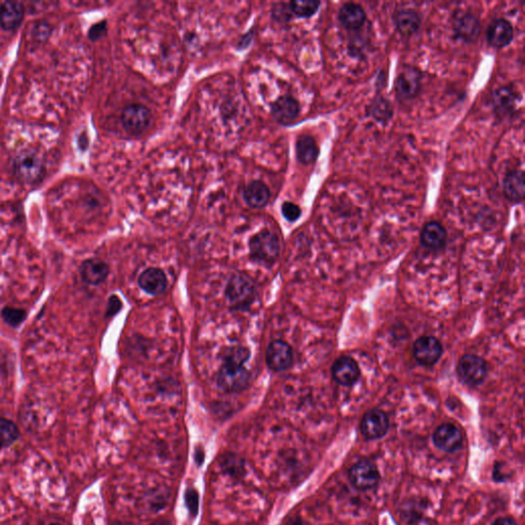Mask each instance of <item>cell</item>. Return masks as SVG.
I'll use <instances>...</instances> for the list:
<instances>
[{
    "label": "cell",
    "mask_w": 525,
    "mask_h": 525,
    "mask_svg": "<svg viewBox=\"0 0 525 525\" xmlns=\"http://www.w3.org/2000/svg\"><path fill=\"white\" fill-rule=\"evenodd\" d=\"M12 170L19 180L33 184L43 178L46 174V159L38 151H23L14 157Z\"/></svg>",
    "instance_id": "cell-1"
},
{
    "label": "cell",
    "mask_w": 525,
    "mask_h": 525,
    "mask_svg": "<svg viewBox=\"0 0 525 525\" xmlns=\"http://www.w3.org/2000/svg\"><path fill=\"white\" fill-rule=\"evenodd\" d=\"M250 256L259 263L270 265L279 256L280 244L277 236L269 231L256 234L250 242Z\"/></svg>",
    "instance_id": "cell-2"
},
{
    "label": "cell",
    "mask_w": 525,
    "mask_h": 525,
    "mask_svg": "<svg viewBox=\"0 0 525 525\" xmlns=\"http://www.w3.org/2000/svg\"><path fill=\"white\" fill-rule=\"evenodd\" d=\"M226 295L232 307L242 309L254 300L255 286L250 278L244 275L232 276L226 288Z\"/></svg>",
    "instance_id": "cell-3"
},
{
    "label": "cell",
    "mask_w": 525,
    "mask_h": 525,
    "mask_svg": "<svg viewBox=\"0 0 525 525\" xmlns=\"http://www.w3.org/2000/svg\"><path fill=\"white\" fill-rule=\"evenodd\" d=\"M457 373L459 379L469 386L484 383L488 373L486 361L479 356L466 354L457 362Z\"/></svg>",
    "instance_id": "cell-4"
},
{
    "label": "cell",
    "mask_w": 525,
    "mask_h": 525,
    "mask_svg": "<svg viewBox=\"0 0 525 525\" xmlns=\"http://www.w3.org/2000/svg\"><path fill=\"white\" fill-rule=\"evenodd\" d=\"M349 478L356 488L368 491L379 484V470L373 462L361 459L350 469Z\"/></svg>",
    "instance_id": "cell-5"
},
{
    "label": "cell",
    "mask_w": 525,
    "mask_h": 525,
    "mask_svg": "<svg viewBox=\"0 0 525 525\" xmlns=\"http://www.w3.org/2000/svg\"><path fill=\"white\" fill-rule=\"evenodd\" d=\"M151 121L150 110L144 105L132 104L126 107L121 114V122L126 132L132 135L142 134Z\"/></svg>",
    "instance_id": "cell-6"
},
{
    "label": "cell",
    "mask_w": 525,
    "mask_h": 525,
    "mask_svg": "<svg viewBox=\"0 0 525 525\" xmlns=\"http://www.w3.org/2000/svg\"><path fill=\"white\" fill-rule=\"evenodd\" d=\"M250 375L242 366L226 364L222 366L218 375V385L227 392H237L244 390L248 385Z\"/></svg>",
    "instance_id": "cell-7"
},
{
    "label": "cell",
    "mask_w": 525,
    "mask_h": 525,
    "mask_svg": "<svg viewBox=\"0 0 525 525\" xmlns=\"http://www.w3.org/2000/svg\"><path fill=\"white\" fill-rule=\"evenodd\" d=\"M422 75L413 66H404L397 76L395 92L402 100H412L419 94L421 88Z\"/></svg>",
    "instance_id": "cell-8"
},
{
    "label": "cell",
    "mask_w": 525,
    "mask_h": 525,
    "mask_svg": "<svg viewBox=\"0 0 525 525\" xmlns=\"http://www.w3.org/2000/svg\"><path fill=\"white\" fill-rule=\"evenodd\" d=\"M442 345L434 337L424 336L415 341L413 355L421 366H432L437 364L442 355Z\"/></svg>",
    "instance_id": "cell-9"
},
{
    "label": "cell",
    "mask_w": 525,
    "mask_h": 525,
    "mask_svg": "<svg viewBox=\"0 0 525 525\" xmlns=\"http://www.w3.org/2000/svg\"><path fill=\"white\" fill-rule=\"evenodd\" d=\"M389 417L383 410H372L366 413L360 424L362 435L366 439H379L386 435L389 429Z\"/></svg>",
    "instance_id": "cell-10"
},
{
    "label": "cell",
    "mask_w": 525,
    "mask_h": 525,
    "mask_svg": "<svg viewBox=\"0 0 525 525\" xmlns=\"http://www.w3.org/2000/svg\"><path fill=\"white\" fill-rule=\"evenodd\" d=\"M266 362L274 372L288 370L293 364L292 348L284 341H272L266 351Z\"/></svg>",
    "instance_id": "cell-11"
},
{
    "label": "cell",
    "mask_w": 525,
    "mask_h": 525,
    "mask_svg": "<svg viewBox=\"0 0 525 525\" xmlns=\"http://www.w3.org/2000/svg\"><path fill=\"white\" fill-rule=\"evenodd\" d=\"M453 29L459 39L466 42H473L479 37L482 25L474 14L470 12H459L453 17Z\"/></svg>",
    "instance_id": "cell-12"
},
{
    "label": "cell",
    "mask_w": 525,
    "mask_h": 525,
    "mask_svg": "<svg viewBox=\"0 0 525 525\" xmlns=\"http://www.w3.org/2000/svg\"><path fill=\"white\" fill-rule=\"evenodd\" d=\"M333 377L341 386L351 387L359 379L360 370L357 362L348 356H341L332 368Z\"/></svg>",
    "instance_id": "cell-13"
},
{
    "label": "cell",
    "mask_w": 525,
    "mask_h": 525,
    "mask_svg": "<svg viewBox=\"0 0 525 525\" xmlns=\"http://www.w3.org/2000/svg\"><path fill=\"white\" fill-rule=\"evenodd\" d=\"M433 442L436 448L446 453H453L461 448L463 435L459 428L451 424H444L435 430Z\"/></svg>",
    "instance_id": "cell-14"
},
{
    "label": "cell",
    "mask_w": 525,
    "mask_h": 525,
    "mask_svg": "<svg viewBox=\"0 0 525 525\" xmlns=\"http://www.w3.org/2000/svg\"><path fill=\"white\" fill-rule=\"evenodd\" d=\"M271 113L278 123H292L300 114V105L293 97L284 96L272 105Z\"/></svg>",
    "instance_id": "cell-15"
},
{
    "label": "cell",
    "mask_w": 525,
    "mask_h": 525,
    "mask_svg": "<svg viewBox=\"0 0 525 525\" xmlns=\"http://www.w3.org/2000/svg\"><path fill=\"white\" fill-rule=\"evenodd\" d=\"M514 37V29L511 23L505 19H497L489 25L488 41L493 48H502L511 43Z\"/></svg>",
    "instance_id": "cell-16"
},
{
    "label": "cell",
    "mask_w": 525,
    "mask_h": 525,
    "mask_svg": "<svg viewBox=\"0 0 525 525\" xmlns=\"http://www.w3.org/2000/svg\"><path fill=\"white\" fill-rule=\"evenodd\" d=\"M24 19V6L20 2L6 1L0 4V27L12 31L18 28Z\"/></svg>",
    "instance_id": "cell-17"
},
{
    "label": "cell",
    "mask_w": 525,
    "mask_h": 525,
    "mask_svg": "<svg viewBox=\"0 0 525 525\" xmlns=\"http://www.w3.org/2000/svg\"><path fill=\"white\" fill-rule=\"evenodd\" d=\"M339 21L348 30H359L366 23V14L359 4L348 2L339 8Z\"/></svg>",
    "instance_id": "cell-18"
},
{
    "label": "cell",
    "mask_w": 525,
    "mask_h": 525,
    "mask_svg": "<svg viewBox=\"0 0 525 525\" xmlns=\"http://www.w3.org/2000/svg\"><path fill=\"white\" fill-rule=\"evenodd\" d=\"M139 286L148 294L157 296L166 290L168 280L162 270L157 268H149L145 270L139 277Z\"/></svg>",
    "instance_id": "cell-19"
},
{
    "label": "cell",
    "mask_w": 525,
    "mask_h": 525,
    "mask_svg": "<svg viewBox=\"0 0 525 525\" xmlns=\"http://www.w3.org/2000/svg\"><path fill=\"white\" fill-rule=\"evenodd\" d=\"M446 239H448L446 230L439 223H427L422 230V244L429 250H440L446 246Z\"/></svg>",
    "instance_id": "cell-20"
},
{
    "label": "cell",
    "mask_w": 525,
    "mask_h": 525,
    "mask_svg": "<svg viewBox=\"0 0 525 525\" xmlns=\"http://www.w3.org/2000/svg\"><path fill=\"white\" fill-rule=\"evenodd\" d=\"M82 279L88 284L97 286L106 280L109 275V267L100 259H90L81 265Z\"/></svg>",
    "instance_id": "cell-21"
},
{
    "label": "cell",
    "mask_w": 525,
    "mask_h": 525,
    "mask_svg": "<svg viewBox=\"0 0 525 525\" xmlns=\"http://www.w3.org/2000/svg\"><path fill=\"white\" fill-rule=\"evenodd\" d=\"M269 188L261 181H252L244 189V199L250 208H262L270 200Z\"/></svg>",
    "instance_id": "cell-22"
},
{
    "label": "cell",
    "mask_w": 525,
    "mask_h": 525,
    "mask_svg": "<svg viewBox=\"0 0 525 525\" xmlns=\"http://www.w3.org/2000/svg\"><path fill=\"white\" fill-rule=\"evenodd\" d=\"M504 193L510 201L519 204L524 198V174L522 170L508 172L504 180Z\"/></svg>",
    "instance_id": "cell-23"
},
{
    "label": "cell",
    "mask_w": 525,
    "mask_h": 525,
    "mask_svg": "<svg viewBox=\"0 0 525 525\" xmlns=\"http://www.w3.org/2000/svg\"><path fill=\"white\" fill-rule=\"evenodd\" d=\"M394 25L400 34L410 37L419 30L421 18L412 10H402L393 14Z\"/></svg>",
    "instance_id": "cell-24"
},
{
    "label": "cell",
    "mask_w": 525,
    "mask_h": 525,
    "mask_svg": "<svg viewBox=\"0 0 525 525\" xmlns=\"http://www.w3.org/2000/svg\"><path fill=\"white\" fill-rule=\"evenodd\" d=\"M516 95L510 88H501L493 92V105L495 113L501 117L513 112L516 106Z\"/></svg>",
    "instance_id": "cell-25"
},
{
    "label": "cell",
    "mask_w": 525,
    "mask_h": 525,
    "mask_svg": "<svg viewBox=\"0 0 525 525\" xmlns=\"http://www.w3.org/2000/svg\"><path fill=\"white\" fill-rule=\"evenodd\" d=\"M297 157L301 164H313L317 159L319 149L315 140L308 135H303L297 141Z\"/></svg>",
    "instance_id": "cell-26"
},
{
    "label": "cell",
    "mask_w": 525,
    "mask_h": 525,
    "mask_svg": "<svg viewBox=\"0 0 525 525\" xmlns=\"http://www.w3.org/2000/svg\"><path fill=\"white\" fill-rule=\"evenodd\" d=\"M370 115L379 122L389 121L393 116V107L391 102L382 96L375 97L370 105Z\"/></svg>",
    "instance_id": "cell-27"
},
{
    "label": "cell",
    "mask_w": 525,
    "mask_h": 525,
    "mask_svg": "<svg viewBox=\"0 0 525 525\" xmlns=\"http://www.w3.org/2000/svg\"><path fill=\"white\" fill-rule=\"evenodd\" d=\"M320 2L313 0H297L290 3V10L300 18H310L317 12Z\"/></svg>",
    "instance_id": "cell-28"
},
{
    "label": "cell",
    "mask_w": 525,
    "mask_h": 525,
    "mask_svg": "<svg viewBox=\"0 0 525 525\" xmlns=\"http://www.w3.org/2000/svg\"><path fill=\"white\" fill-rule=\"evenodd\" d=\"M19 437L18 427L6 419L0 417V444L8 446L14 444Z\"/></svg>",
    "instance_id": "cell-29"
},
{
    "label": "cell",
    "mask_w": 525,
    "mask_h": 525,
    "mask_svg": "<svg viewBox=\"0 0 525 525\" xmlns=\"http://www.w3.org/2000/svg\"><path fill=\"white\" fill-rule=\"evenodd\" d=\"M248 357H250V351L248 349L242 347H233L226 350L223 359H224L226 364L244 366Z\"/></svg>",
    "instance_id": "cell-30"
},
{
    "label": "cell",
    "mask_w": 525,
    "mask_h": 525,
    "mask_svg": "<svg viewBox=\"0 0 525 525\" xmlns=\"http://www.w3.org/2000/svg\"><path fill=\"white\" fill-rule=\"evenodd\" d=\"M223 470L232 476H241L244 471V461L234 455H225L221 462Z\"/></svg>",
    "instance_id": "cell-31"
},
{
    "label": "cell",
    "mask_w": 525,
    "mask_h": 525,
    "mask_svg": "<svg viewBox=\"0 0 525 525\" xmlns=\"http://www.w3.org/2000/svg\"><path fill=\"white\" fill-rule=\"evenodd\" d=\"M1 314L6 324L12 326H18L25 319V312L21 309L6 307V309L2 310Z\"/></svg>",
    "instance_id": "cell-32"
},
{
    "label": "cell",
    "mask_w": 525,
    "mask_h": 525,
    "mask_svg": "<svg viewBox=\"0 0 525 525\" xmlns=\"http://www.w3.org/2000/svg\"><path fill=\"white\" fill-rule=\"evenodd\" d=\"M282 215L288 222H296L301 215V208L293 202H284L281 208Z\"/></svg>",
    "instance_id": "cell-33"
},
{
    "label": "cell",
    "mask_w": 525,
    "mask_h": 525,
    "mask_svg": "<svg viewBox=\"0 0 525 525\" xmlns=\"http://www.w3.org/2000/svg\"><path fill=\"white\" fill-rule=\"evenodd\" d=\"M185 499H186V505L190 513L195 516L199 508V497H198L197 491L194 489H188Z\"/></svg>",
    "instance_id": "cell-34"
},
{
    "label": "cell",
    "mask_w": 525,
    "mask_h": 525,
    "mask_svg": "<svg viewBox=\"0 0 525 525\" xmlns=\"http://www.w3.org/2000/svg\"><path fill=\"white\" fill-rule=\"evenodd\" d=\"M107 32V22L103 21V22L97 23V24L92 25V28L88 31V37L96 41V40L100 39L106 34Z\"/></svg>",
    "instance_id": "cell-35"
},
{
    "label": "cell",
    "mask_w": 525,
    "mask_h": 525,
    "mask_svg": "<svg viewBox=\"0 0 525 525\" xmlns=\"http://www.w3.org/2000/svg\"><path fill=\"white\" fill-rule=\"evenodd\" d=\"M121 308V301L116 296L111 297L109 299L108 307H107V316H113L117 313Z\"/></svg>",
    "instance_id": "cell-36"
},
{
    "label": "cell",
    "mask_w": 525,
    "mask_h": 525,
    "mask_svg": "<svg viewBox=\"0 0 525 525\" xmlns=\"http://www.w3.org/2000/svg\"><path fill=\"white\" fill-rule=\"evenodd\" d=\"M493 525H517L511 518H499V519L495 520Z\"/></svg>",
    "instance_id": "cell-37"
},
{
    "label": "cell",
    "mask_w": 525,
    "mask_h": 525,
    "mask_svg": "<svg viewBox=\"0 0 525 525\" xmlns=\"http://www.w3.org/2000/svg\"><path fill=\"white\" fill-rule=\"evenodd\" d=\"M151 525H170V524H168V522H162L161 520V522H154V524Z\"/></svg>",
    "instance_id": "cell-38"
},
{
    "label": "cell",
    "mask_w": 525,
    "mask_h": 525,
    "mask_svg": "<svg viewBox=\"0 0 525 525\" xmlns=\"http://www.w3.org/2000/svg\"><path fill=\"white\" fill-rule=\"evenodd\" d=\"M0 448H1V444H0Z\"/></svg>",
    "instance_id": "cell-39"
},
{
    "label": "cell",
    "mask_w": 525,
    "mask_h": 525,
    "mask_svg": "<svg viewBox=\"0 0 525 525\" xmlns=\"http://www.w3.org/2000/svg\"><path fill=\"white\" fill-rule=\"evenodd\" d=\"M52 525H60V524H52Z\"/></svg>",
    "instance_id": "cell-40"
}]
</instances>
